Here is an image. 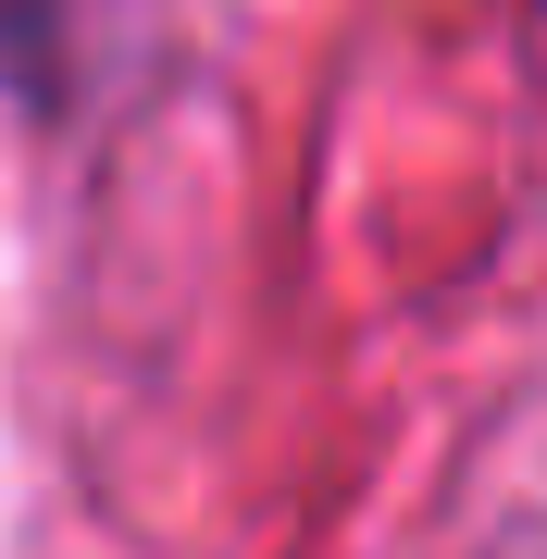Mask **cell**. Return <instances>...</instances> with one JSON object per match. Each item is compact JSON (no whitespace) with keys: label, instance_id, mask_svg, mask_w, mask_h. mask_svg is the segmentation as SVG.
<instances>
[]
</instances>
